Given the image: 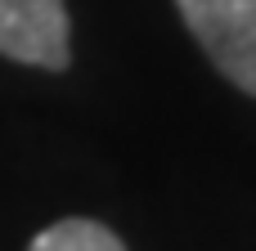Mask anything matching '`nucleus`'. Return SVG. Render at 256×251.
Returning a JSON list of instances; mask_svg holds the SVG:
<instances>
[{"label":"nucleus","mask_w":256,"mask_h":251,"mask_svg":"<svg viewBox=\"0 0 256 251\" xmlns=\"http://www.w3.org/2000/svg\"><path fill=\"white\" fill-rule=\"evenodd\" d=\"M0 54L22 67L68 72L72 63L68 0H0Z\"/></svg>","instance_id":"f03ea898"},{"label":"nucleus","mask_w":256,"mask_h":251,"mask_svg":"<svg viewBox=\"0 0 256 251\" xmlns=\"http://www.w3.org/2000/svg\"><path fill=\"white\" fill-rule=\"evenodd\" d=\"M27 251H126V243L99 220L68 216V220H54L50 229H40L27 243Z\"/></svg>","instance_id":"7ed1b4c3"},{"label":"nucleus","mask_w":256,"mask_h":251,"mask_svg":"<svg viewBox=\"0 0 256 251\" xmlns=\"http://www.w3.org/2000/svg\"><path fill=\"white\" fill-rule=\"evenodd\" d=\"M216 72L256 99V0H176Z\"/></svg>","instance_id":"f257e3e1"}]
</instances>
